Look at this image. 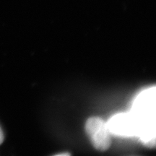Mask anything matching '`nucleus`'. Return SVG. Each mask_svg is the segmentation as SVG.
<instances>
[{
    "label": "nucleus",
    "mask_w": 156,
    "mask_h": 156,
    "mask_svg": "<svg viewBox=\"0 0 156 156\" xmlns=\"http://www.w3.org/2000/svg\"><path fill=\"white\" fill-rule=\"evenodd\" d=\"M85 131L91 143L97 151H106L112 144L108 124L100 117L93 116L85 123Z\"/></svg>",
    "instance_id": "obj_1"
},
{
    "label": "nucleus",
    "mask_w": 156,
    "mask_h": 156,
    "mask_svg": "<svg viewBox=\"0 0 156 156\" xmlns=\"http://www.w3.org/2000/svg\"><path fill=\"white\" fill-rule=\"evenodd\" d=\"M107 124L111 133L121 136L138 135L139 121L134 114H117Z\"/></svg>",
    "instance_id": "obj_2"
},
{
    "label": "nucleus",
    "mask_w": 156,
    "mask_h": 156,
    "mask_svg": "<svg viewBox=\"0 0 156 156\" xmlns=\"http://www.w3.org/2000/svg\"><path fill=\"white\" fill-rule=\"evenodd\" d=\"M155 90L144 91L134 101L133 114L139 119L155 117Z\"/></svg>",
    "instance_id": "obj_3"
},
{
    "label": "nucleus",
    "mask_w": 156,
    "mask_h": 156,
    "mask_svg": "<svg viewBox=\"0 0 156 156\" xmlns=\"http://www.w3.org/2000/svg\"><path fill=\"white\" fill-rule=\"evenodd\" d=\"M3 141H4V134L1 127H0V145L2 143Z\"/></svg>",
    "instance_id": "obj_4"
},
{
    "label": "nucleus",
    "mask_w": 156,
    "mask_h": 156,
    "mask_svg": "<svg viewBox=\"0 0 156 156\" xmlns=\"http://www.w3.org/2000/svg\"><path fill=\"white\" fill-rule=\"evenodd\" d=\"M70 155V153H62L60 154H56V155Z\"/></svg>",
    "instance_id": "obj_5"
}]
</instances>
